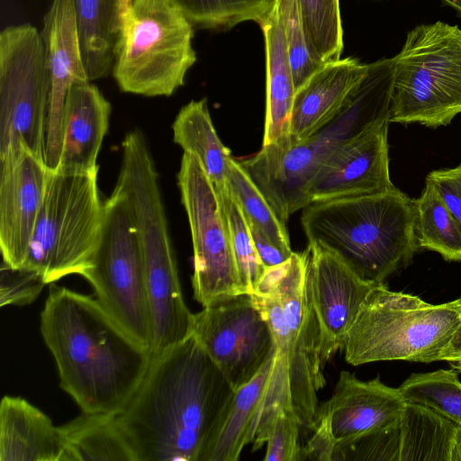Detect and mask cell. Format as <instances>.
<instances>
[{
  "mask_svg": "<svg viewBox=\"0 0 461 461\" xmlns=\"http://www.w3.org/2000/svg\"><path fill=\"white\" fill-rule=\"evenodd\" d=\"M59 427L75 461H138L118 414L82 411Z\"/></svg>",
  "mask_w": 461,
  "mask_h": 461,
  "instance_id": "obj_28",
  "label": "cell"
},
{
  "mask_svg": "<svg viewBox=\"0 0 461 461\" xmlns=\"http://www.w3.org/2000/svg\"><path fill=\"white\" fill-rule=\"evenodd\" d=\"M234 390L249 382L276 349L270 328L250 294L194 313L193 332Z\"/></svg>",
  "mask_w": 461,
  "mask_h": 461,
  "instance_id": "obj_13",
  "label": "cell"
},
{
  "mask_svg": "<svg viewBox=\"0 0 461 461\" xmlns=\"http://www.w3.org/2000/svg\"><path fill=\"white\" fill-rule=\"evenodd\" d=\"M275 355L276 349L259 372L249 382L235 390L202 461H236L243 447L253 442L261 403L274 366Z\"/></svg>",
  "mask_w": 461,
  "mask_h": 461,
  "instance_id": "obj_25",
  "label": "cell"
},
{
  "mask_svg": "<svg viewBox=\"0 0 461 461\" xmlns=\"http://www.w3.org/2000/svg\"><path fill=\"white\" fill-rule=\"evenodd\" d=\"M461 327V297L432 304L375 285L349 328L343 350L353 366L388 360L431 363Z\"/></svg>",
  "mask_w": 461,
  "mask_h": 461,
  "instance_id": "obj_6",
  "label": "cell"
},
{
  "mask_svg": "<svg viewBox=\"0 0 461 461\" xmlns=\"http://www.w3.org/2000/svg\"><path fill=\"white\" fill-rule=\"evenodd\" d=\"M264 33L267 68V109L263 145L289 136L294 86L287 44L276 7L260 25Z\"/></svg>",
  "mask_w": 461,
  "mask_h": 461,
  "instance_id": "obj_24",
  "label": "cell"
},
{
  "mask_svg": "<svg viewBox=\"0 0 461 461\" xmlns=\"http://www.w3.org/2000/svg\"><path fill=\"white\" fill-rule=\"evenodd\" d=\"M111 104L91 81L70 87L65 104L61 152L57 170L65 174L98 171L97 157L109 128Z\"/></svg>",
  "mask_w": 461,
  "mask_h": 461,
  "instance_id": "obj_21",
  "label": "cell"
},
{
  "mask_svg": "<svg viewBox=\"0 0 461 461\" xmlns=\"http://www.w3.org/2000/svg\"><path fill=\"white\" fill-rule=\"evenodd\" d=\"M461 225V164L431 171L426 177Z\"/></svg>",
  "mask_w": 461,
  "mask_h": 461,
  "instance_id": "obj_39",
  "label": "cell"
},
{
  "mask_svg": "<svg viewBox=\"0 0 461 461\" xmlns=\"http://www.w3.org/2000/svg\"><path fill=\"white\" fill-rule=\"evenodd\" d=\"M98 171L65 174L49 169L42 203L25 260L46 284L82 275L92 263L104 222Z\"/></svg>",
  "mask_w": 461,
  "mask_h": 461,
  "instance_id": "obj_8",
  "label": "cell"
},
{
  "mask_svg": "<svg viewBox=\"0 0 461 461\" xmlns=\"http://www.w3.org/2000/svg\"><path fill=\"white\" fill-rule=\"evenodd\" d=\"M250 295L274 337L276 364L289 383L293 409L301 427L309 429L319 408L317 393L326 381L305 251L294 252L283 264L265 268Z\"/></svg>",
  "mask_w": 461,
  "mask_h": 461,
  "instance_id": "obj_5",
  "label": "cell"
},
{
  "mask_svg": "<svg viewBox=\"0 0 461 461\" xmlns=\"http://www.w3.org/2000/svg\"><path fill=\"white\" fill-rule=\"evenodd\" d=\"M41 35L50 73V93L46 121L44 161L58 168L64 109L73 84L89 81L83 62L73 0H53L43 18Z\"/></svg>",
  "mask_w": 461,
  "mask_h": 461,
  "instance_id": "obj_19",
  "label": "cell"
},
{
  "mask_svg": "<svg viewBox=\"0 0 461 461\" xmlns=\"http://www.w3.org/2000/svg\"><path fill=\"white\" fill-rule=\"evenodd\" d=\"M234 393L192 334L152 357L118 417L138 461H202Z\"/></svg>",
  "mask_w": 461,
  "mask_h": 461,
  "instance_id": "obj_1",
  "label": "cell"
},
{
  "mask_svg": "<svg viewBox=\"0 0 461 461\" xmlns=\"http://www.w3.org/2000/svg\"><path fill=\"white\" fill-rule=\"evenodd\" d=\"M367 70L352 58L327 62L294 93L289 138L302 140L327 122L340 108Z\"/></svg>",
  "mask_w": 461,
  "mask_h": 461,
  "instance_id": "obj_23",
  "label": "cell"
},
{
  "mask_svg": "<svg viewBox=\"0 0 461 461\" xmlns=\"http://www.w3.org/2000/svg\"><path fill=\"white\" fill-rule=\"evenodd\" d=\"M41 333L60 387L84 412L122 413L152 358L96 298L54 283L41 312Z\"/></svg>",
  "mask_w": 461,
  "mask_h": 461,
  "instance_id": "obj_2",
  "label": "cell"
},
{
  "mask_svg": "<svg viewBox=\"0 0 461 461\" xmlns=\"http://www.w3.org/2000/svg\"><path fill=\"white\" fill-rule=\"evenodd\" d=\"M398 388L406 402L426 406L461 426V382L455 368L412 374Z\"/></svg>",
  "mask_w": 461,
  "mask_h": 461,
  "instance_id": "obj_31",
  "label": "cell"
},
{
  "mask_svg": "<svg viewBox=\"0 0 461 461\" xmlns=\"http://www.w3.org/2000/svg\"><path fill=\"white\" fill-rule=\"evenodd\" d=\"M301 424L293 409L279 410L268 421L264 430L253 440L252 450L267 444L266 461H299L301 449L299 436Z\"/></svg>",
  "mask_w": 461,
  "mask_h": 461,
  "instance_id": "obj_35",
  "label": "cell"
},
{
  "mask_svg": "<svg viewBox=\"0 0 461 461\" xmlns=\"http://www.w3.org/2000/svg\"><path fill=\"white\" fill-rule=\"evenodd\" d=\"M415 222L414 199L396 187L312 203L301 216L308 243L327 249L375 284L411 262L419 248Z\"/></svg>",
  "mask_w": 461,
  "mask_h": 461,
  "instance_id": "obj_4",
  "label": "cell"
},
{
  "mask_svg": "<svg viewBox=\"0 0 461 461\" xmlns=\"http://www.w3.org/2000/svg\"><path fill=\"white\" fill-rule=\"evenodd\" d=\"M176 178L191 230L194 298L205 307L243 294L218 194L195 156L184 152Z\"/></svg>",
  "mask_w": 461,
  "mask_h": 461,
  "instance_id": "obj_12",
  "label": "cell"
},
{
  "mask_svg": "<svg viewBox=\"0 0 461 461\" xmlns=\"http://www.w3.org/2000/svg\"><path fill=\"white\" fill-rule=\"evenodd\" d=\"M43 277L37 272L13 267L2 261L0 267V305L23 306L34 302L44 285Z\"/></svg>",
  "mask_w": 461,
  "mask_h": 461,
  "instance_id": "obj_37",
  "label": "cell"
},
{
  "mask_svg": "<svg viewBox=\"0 0 461 461\" xmlns=\"http://www.w3.org/2000/svg\"><path fill=\"white\" fill-rule=\"evenodd\" d=\"M135 228L144 268L153 357L192 335L194 313L183 297L167 216L145 213L138 218Z\"/></svg>",
  "mask_w": 461,
  "mask_h": 461,
  "instance_id": "obj_14",
  "label": "cell"
},
{
  "mask_svg": "<svg viewBox=\"0 0 461 461\" xmlns=\"http://www.w3.org/2000/svg\"><path fill=\"white\" fill-rule=\"evenodd\" d=\"M254 247L265 268L273 267L288 260L294 251L289 252L274 243L258 227L247 221Z\"/></svg>",
  "mask_w": 461,
  "mask_h": 461,
  "instance_id": "obj_40",
  "label": "cell"
},
{
  "mask_svg": "<svg viewBox=\"0 0 461 461\" xmlns=\"http://www.w3.org/2000/svg\"><path fill=\"white\" fill-rule=\"evenodd\" d=\"M414 202L419 248L438 252L447 261H461V225L434 186L425 181Z\"/></svg>",
  "mask_w": 461,
  "mask_h": 461,
  "instance_id": "obj_29",
  "label": "cell"
},
{
  "mask_svg": "<svg viewBox=\"0 0 461 461\" xmlns=\"http://www.w3.org/2000/svg\"><path fill=\"white\" fill-rule=\"evenodd\" d=\"M48 172L44 159L25 149L0 158V249L13 267L25 260Z\"/></svg>",
  "mask_w": 461,
  "mask_h": 461,
  "instance_id": "obj_18",
  "label": "cell"
},
{
  "mask_svg": "<svg viewBox=\"0 0 461 461\" xmlns=\"http://www.w3.org/2000/svg\"><path fill=\"white\" fill-rule=\"evenodd\" d=\"M84 66L89 81L113 72L122 32L121 0H73Z\"/></svg>",
  "mask_w": 461,
  "mask_h": 461,
  "instance_id": "obj_26",
  "label": "cell"
},
{
  "mask_svg": "<svg viewBox=\"0 0 461 461\" xmlns=\"http://www.w3.org/2000/svg\"><path fill=\"white\" fill-rule=\"evenodd\" d=\"M243 294L256 289L265 267L253 244L247 219L229 185L217 193Z\"/></svg>",
  "mask_w": 461,
  "mask_h": 461,
  "instance_id": "obj_33",
  "label": "cell"
},
{
  "mask_svg": "<svg viewBox=\"0 0 461 461\" xmlns=\"http://www.w3.org/2000/svg\"><path fill=\"white\" fill-rule=\"evenodd\" d=\"M173 140L185 153L195 156L216 193L227 185L229 163L232 158L219 138L207 106V100H193L184 105L173 123Z\"/></svg>",
  "mask_w": 461,
  "mask_h": 461,
  "instance_id": "obj_27",
  "label": "cell"
},
{
  "mask_svg": "<svg viewBox=\"0 0 461 461\" xmlns=\"http://www.w3.org/2000/svg\"><path fill=\"white\" fill-rule=\"evenodd\" d=\"M450 461H461V426L459 425L453 438Z\"/></svg>",
  "mask_w": 461,
  "mask_h": 461,
  "instance_id": "obj_42",
  "label": "cell"
},
{
  "mask_svg": "<svg viewBox=\"0 0 461 461\" xmlns=\"http://www.w3.org/2000/svg\"><path fill=\"white\" fill-rule=\"evenodd\" d=\"M287 44L294 90H298L322 65L310 53L295 0H276Z\"/></svg>",
  "mask_w": 461,
  "mask_h": 461,
  "instance_id": "obj_36",
  "label": "cell"
},
{
  "mask_svg": "<svg viewBox=\"0 0 461 461\" xmlns=\"http://www.w3.org/2000/svg\"><path fill=\"white\" fill-rule=\"evenodd\" d=\"M227 182L247 221L258 227L277 246L292 252L286 225L278 219L266 198L233 158L229 163Z\"/></svg>",
  "mask_w": 461,
  "mask_h": 461,
  "instance_id": "obj_34",
  "label": "cell"
},
{
  "mask_svg": "<svg viewBox=\"0 0 461 461\" xmlns=\"http://www.w3.org/2000/svg\"><path fill=\"white\" fill-rule=\"evenodd\" d=\"M393 82V57L367 64L339 111L312 134L297 141L288 136L245 159V171L275 211L292 215L306 207L307 186L322 161L374 126L390 122Z\"/></svg>",
  "mask_w": 461,
  "mask_h": 461,
  "instance_id": "obj_3",
  "label": "cell"
},
{
  "mask_svg": "<svg viewBox=\"0 0 461 461\" xmlns=\"http://www.w3.org/2000/svg\"><path fill=\"white\" fill-rule=\"evenodd\" d=\"M443 2L447 3V5H451L453 8H455L458 14L461 15V0H442Z\"/></svg>",
  "mask_w": 461,
  "mask_h": 461,
  "instance_id": "obj_43",
  "label": "cell"
},
{
  "mask_svg": "<svg viewBox=\"0 0 461 461\" xmlns=\"http://www.w3.org/2000/svg\"><path fill=\"white\" fill-rule=\"evenodd\" d=\"M122 22L113 68L120 90L172 95L196 61L191 22L176 0H131Z\"/></svg>",
  "mask_w": 461,
  "mask_h": 461,
  "instance_id": "obj_7",
  "label": "cell"
},
{
  "mask_svg": "<svg viewBox=\"0 0 461 461\" xmlns=\"http://www.w3.org/2000/svg\"><path fill=\"white\" fill-rule=\"evenodd\" d=\"M384 121L333 150L307 189L312 203L374 194L393 189L389 172L388 126Z\"/></svg>",
  "mask_w": 461,
  "mask_h": 461,
  "instance_id": "obj_17",
  "label": "cell"
},
{
  "mask_svg": "<svg viewBox=\"0 0 461 461\" xmlns=\"http://www.w3.org/2000/svg\"><path fill=\"white\" fill-rule=\"evenodd\" d=\"M440 361H446L456 370L461 371V328L456 332L449 345L443 352Z\"/></svg>",
  "mask_w": 461,
  "mask_h": 461,
  "instance_id": "obj_41",
  "label": "cell"
},
{
  "mask_svg": "<svg viewBox=\"0 0 461 461\" xmlns=\"http://www.w3.org/2000/svg\"><path fill=\"white\" fill-rule=\"evenodd\" d=\"M405 404L399 388L384 384L379 376L362 381L341 371L331 397L319 408L327 414L336 442H342L389 427Z\"/></svg>",
  "mask_w": 461,
  "mask_h": 461,
  "instance_id": "obj_20",
  "label": "cell"
},
{
  "mask_svg": "<svg viewBox=\"0 0 461 461\" xmlns=\"http://www.w3.org/2000/svg\"><path fill=\"white\" fill-rule=\"evenodd\" d=\"M104 309L151 351L152 333L144 268L126 192L116 184L104 201L101 237L91 266L81 275Z\"/></svg>",
  "mask_w": 461,
  "mask_h": 461,
  "instance_id": "obj_10",
  "label": "cell"
},
{
  "mask_svg": "<svg viewBox=\"0 0 461 461\" xmlns=\"http://www.w3.org/2000/svg\"><path fill=\"white\" fill-rule=\"evenodd\" d=\"M309 429L312 435L302 447L300 460L332 461L337 442L332 436L329 418L320 408Z\"/></svg>",
  "mask_w": 461,
  "mask_h": 461,
  "instance_id": "obj_38",
  "label": "cell"
},
{
  "mask_svg": "<svg viewBox=\"0 0 461 461\" xmlns=\"http://www.w3.org/2000/svg\"><path fill=\"white\" fill-rule=\"evenodd\" d=\"M50 93V73L41 32L30 23L3 29L0 158L25 149L44 159Z\"/></svg>",
  "mask_w": 461,
  "mask_h": 461,
  "instance_id": "obj_11",
  "label": "cell"
},
{
  "mask_svg": "<svg viewBox=\"0 0 461 461\" xmlns=\"http://www.w3.org/2000/svg\"><path fill=\"white\" fill-rule=\"evenodd\" d=\"M0 461H75L60 427L18 396L0 404Z\"/></svg>",
  "mask_w": 461,
  "mask_h": 461,
  "instance_id": "obj_22",
  "label": "cell"
},
{
  "mask_svg": "<svg viewBox=\"0 0 461 461\" xmlns=\"http://www.w3.org/2000/svg\"><path fill=\"white\" fill-rule=\"evenodd\" d=\"M461 328V327H460Z\"/></svg>",
  "mask_w": 461,
  "mask_h": 461,
  "instance_id": "obj_44",
  "label": "cell"
},
{
  "mask_svg": "<svg viewBox=\"0 0 461 461\" xmlns=\"http://www.w3.org/2000/svg\"><path fill=\"white\" fill-rule=\"evenodd\" d=\"M456 427L426 406L406 402L389 427L337 442L332 461H450Z\"/></svg>",
  "mask_w": 461,
  "mask_h": 461,
  "instance_id": "obj_15",
  "label": "cell"
},
{
  "mask_svg": "<svg viewBox=\"0 0 461 461\" xmlns=\"http://www.w3.org/2000/svg\"><path fill=\"white\" fill-rule=\"evenodd\" d=\"M307 278L312 302L319 321L321 358L325 366L344 348L347 333L361 304L377 285L361 278L337 255L308 243Z\"/></svg>",
  "mask_w": 461,
  "mask_h": 461,
  "instance_id": "obj_16",
  "label": "cell"
},
{
  "mask_svg": "<svg viewBox=\"0 0 461 461\" xmlns=\"http://www.w3.org/2000/svg\"><path fill=\"white\" fill-rule=\"evenodd\" d=\"M393 58L390 122L448 125L461 113V29L417 25Z\"/></svg>",
  "mask_w": 461,
  "mask_h": 461,
  "instance_id": "obj_9",
  "label": "cell"
},
{
  "mask_svg": "<svg viewBox=\"0 0 461 461\" xmlns=\"http://www.w3.org/2000/svg\"><path fill=\"white\" fill-rule=\"evenodd\" d=\"M314 60L323 65L340 59L343 30L339 0H295Z\"/></svg>",
  "mask_w": 461,
  "mask_h": 461,
  "instance_id": "obj_30",
  "label": "cell"
},
{
  "mask_svg": "<svg viewBox=\"0 0 461 461\" xmlns=\"http://www.w3.org/2000/svg\"><path fill=\"white\" fill-rule=\"evenodd\" d=\"M276 0H176L194 27L228 29L252 21L261 25Z\"/></svg>",
  "mask_w": 461,
  "mask_h": 461,
  "instance_id": "obj_32",
  "label": "cell"
}]
</instances>
